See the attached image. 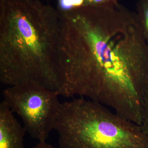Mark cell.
Wrapping results in <instances>:
<instances>
[{"label":"cell","mask_w":148,"mask_h":148,"mask_svg":"<svg viewBox=\"0 0 148 148\" xmlns=\"http://www.w3.org/2000/svg\"><path fill=\"white\" fill-rule=\"evenodd\" d=\"M60 16L40 0H0V80L58 91Z\"/></svg>","instance_id":"2"},{"label":"cell","mask_w":148,"mask_h":148,"mask_svg":"<svg viewBox=\"0 0 148 148\" xmlns=\"http://www.w3.org/2000/svg\"><path fill=\"white\" fill-rule=\"evenodd\" d=\"M3 94V101L21 117L26 132L39 143L46 142L60 110L59 92L29 84L9 86Z\"/></svg>","instance_id":"4"},{"label":"cell","mask_w":148,"mask_h":148,"mask_svg":"<svg viewBox=\"0 0 148 148\" xmlns=\"http://www.w3.org/2000/svg\"><path fill=\"white\" fill-rule=\"evenodd\" d=\"M34 148H56L47 144L46 142H40Z\"/></svg>","instance_id":"9"},{"label":"cell","mask_w":148,"mask_h":148,"mask_svg":"<svg viewBox=\"0 0 148 148\" xmlns=\"http://www.w3.org/2000/svg\"><path fill=\"white\" fill-rule=\"evenodd\" d=\"M60 94L82 97L140 125L148 95V45L137 13L119 3L59 14Z\"/></svg>","instance_id":"1"},{"label":"cell","mask_w":148,"mask_h":148,"mask_svg":"<svg viewBox=\"0 0 148 148\" xmlns=\"http://www.w3.org/2000/svg\"><path fill=\"white\" fill-rule=\"evenodd\" d=\"M56 10L59 13H65L85 7L84 0H56Z\"/></svg>","instance_id":"7"},{"label":"cell","mask_w":148,"mask_h":148,"mask_svg":"<svg viewBox=\"0 0 148 148\" xmlns=\"http://www.w3.org/2000/svg\"><path fill=\"white\" fill-rule=\"evenodd\" d=\"M137 10L140 27L148 45V0H140L137 3Z\"/></svg>","instance_id":"6"},{"label":"cell","mask_w":148,"mask_h":148,"mask_svg":"<svg viewBox=\"0 0 148 148\" xmlns=\"http://www.w3.org/2000/svg\"><path fill=\"white\" fill-rule=\"evenodd\" d=\"M59 148H148V133L96 101L61 103L54 126Z\"/></svg>","instance_id":"3"},{"label":"cell","mask_w":148,"mask_h":148,"mask_svg":"<svg viewBox=\"0 0 148 148\" xmlns=\"http://www.w3.org/2000/svg\"><path fill=\"white\" fill-rule=\"evenodd\" d=\"M86 6H113L119 3V0H84Z\"/></svg>","instance_id":"8"},{"label":"cell","mask_w":148,"mask_h":148,"mask_svg":"<svg viewBox=\"0 0 148 148\" xmlns=\"http://www.w3.org/2000/svg\"><path fill=\"white\" fill-rule=\"evenodd\" d=\"M26 131L3 101L0 104V148H25Z\"/></svg>","instance_id":"5"},{"label":"cell","mask_w":148,"mask_h":148,"mask_svg":"<svg viewBox=\"0 0 148 148\" xmlns=\"http://www.w3.org/2000/svg\"><path fill=\"white\" fill-rule=\"evenodd\" d=\"M40 1H42V0H40ZM46 1H49V0H46Z\"/></svg>","instance_id":"10"}]
</instances>
